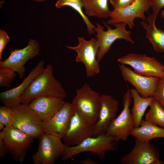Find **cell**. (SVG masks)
Wrapping results in <instances>:
<instances>
[{"mask_svg":"<svg viewBox=\"0 0 164 164\" xmlns=\"http://www.w3.org/2000/svg\"><path fill=\"white\" fill-rule=\"evenodd\" d=\"M44 61L41 60L19 85L0 93V100L4 105L13 108L21 104V96L33 80L44 69Z\"/></svg>","mask_w":164,"mask_h":164,"instance_id":"obj_16","label":"cell"},{"mask_svg":"<svg viewBox=\"0 0 164 164\" xmlns=\"http://www.w3.org/2000/svg\"><path fill=\"white\" fill-rule=\"evenodd\" d=\"M6 152L5 150L4 143L3 138L0 135V156L2 158H5Z\"/></svg>","mask_w":164,"mask_h":164,"instance_id":"obj_32","label":"cell"},{"mask_svg":"<svg viewBox=\"0 0 164 164\" xmlns=\"http://www.w3.org/2000/svg\"><path fill=\"white\" fill-rule=\"evenodd\" d=\"M115 138L105 134L96 137H88L79 144L74 146L65 145L60 156L63 161L72 159L77 154L83 152L89 151L93 155L98 157L102 161L106 157L107 151L118 150L119 144Z\"/></svg>","mask_w":164,"mask_h":164,"instance_id":"obj_2","label":"cell"},{"mask_svg":"<svg viewBox=\"0 0 164 164\" xmlns=\"http://www.w3.org/2000/svg\"><path fill=\"white\" fill-rule=\"evenodd\" d=\"M121 64L128 65L137 73L149 77H164V65L153 57L145 54L129 53L118 58Z\"/></svg>","mask_w":164,"mask_h":164,"instance_id":"obj_9","label":"cell"},{"mask_svg":"<svg viewBox=\"0 0 164 164\" xmlns=\"http://www.w3.org/2000/svg\"><path fill=\"white\" fill-rule=\"evenodd\" d=\"M13 121V126L34 138H39L44 132V122L29 107L21 104L11 108Z\"/></svg>","mask_w":164,"mask_h":164,"instance_id":"obj_7","label":"cell"},{"mask_svg":"<svg viewBox=\"0 0 164 164\" xmlns=\"http://www.w3.org/2000/svg\"><path fill=\"white\" fill-rule=\"evenodd\" d=\"M150 8V0H134L125 6L111 11L109 19L106 22L108 25L123 22L128 25L130 29L134 26V20L139 18L145 21L144 13Z\"/></svg>","mask_w":164,"mask_h":164,"instance_id":"obj_11","label":"cell"},{"mask_svg":"<svg viewBox=\"0 0 164 164\" xmlns=\"http://www.w3.org/2000/svg\"><path fill=\"white\" fill-rule=\"evenodd\" d=\"M78 45L72 46L66 45L67 48L75 50L77 53L75 61L84 65L87 77H94L100 72L99 62L97 55L99 48V43L96 38L86 40L83 37H78Z\"/></svg>","mask_w":164,"mask_h":164,"instance_id":"obj_6","label":"cell"},{"mask_svg":"<svg viewBox=\"0 0 164 164\" xmlns=\"http://www.w3.org/2000/svg\"><path fill=\"white\" fill-rule=\"evenodd\" d=\"M131 135L142 140L149 142L155 138H164V128L142 119L140 126L135 128Z\"/></svg>","mask_w":164,"mask_h":164,"instance_id":"obj_21","label":"cell"},{"mask_svg":"<svg viewBox=\"0 0 164 164\" xmlns=\"http://www.w3.org/2000/svg\"><path fill=\"white\" fill-rule=\"evenodd\" d=\"M113 9L126 6L134 0H109Z\"/></svg>","mask_w":164,"mask_h":164,"instance_id":"obj_31","label":"cell"},{"mask_svg":"<svg viewBox=\"0 0 164 164\" xmlns=\"http://www.w3.org/2000/svg\"><path fill=\"white\" fill-rule=\"evenodd\" d=\"M108 0H82L85 14L90 17L110 18L111 11L108 7Z\"/></svg>","mask_w":164,"mask_h":164,"instance_id":"obj_23","label":"cell"},{"mask_svg":"<svg viewBox=\"0 0 164 164\" xmlns=\"http://www.w3.org/2000/svg\"><path fill=\"white\" fill-rule=\"evenodd\" d=\"M130 91L134 101L131 112L134 121L135 128H137L140 126L147 108L149 106L154 99L152 97H142L135 88Z\"/></svg>","mask_w":164,"mask_h":164,"instance_id":"obj_22","label":"cell"},{"mask_svg":"<svg viewBox=\"0 0 164 164\" xmlns=\"http://www.w3.org/2000/svg\"><path fill=\"white\" fill-rule=\"evenodd\" d=\"M76 94L71 103L91 123L97 121L101 105V95L85 83L76 90Z\"/></svg>","mask_w":164,"mask_h":164,"instance_id":"obj_4","label":"cell"},{"mask_svg":"<svg viewBox=\"0 0 164 164\" xmlns=\"http://www.w3.org/2000/svg\"><path fill=\"white\" fill-rule=\"evenodd\" d=\"M37 151L32 155L34 164H53L61 156L65 145L62 138L44 133L39 138Z\"/></svg>","mask_w":164,"mask_h":164,"instance_id":"obj_10","label":"cell"},{"mask_svg":"<svg viewBox=\"0 0 164 164\" xmlns=\"http://www.w3.org/2000/svg\"><path fill=\"white\" fill-rule=\"evenodd\" d=\"M152 97L164 108V77L159 78Z\"/></svg>","mask_w":164,"mask_h":164,"instance_id":"obj_28","label":"cell"},{"mask_svg":"<svg viewBox=\"0 0 164 164\" xmlns=\"http://www.w3.org/2000/svg\"><path fill=\"white\" fill-rule=\"evenodd\" d=\"M76 162L79 163L84 164H98V163L95 161L91 159H85L80 160V161H77L74 160Z\"/></svg>","mask_w":164,"mask_h":164,"instance_id":"obj_33","label":"cell"},{"mask_svg":"<svg viewBox=\"0 0 164 164\" xmlns=\"http://www.w3.org/2000/svg\"><path fill=\"white\" fill-rule=\"evenodd\" d=\"M135 145L128 153L122 157V164H164L159 159V155L156 147L149 142L135 138Z\"/></svg>","mask_w":164,"mask_h":164,"instance_id":"obj_13","label":"cell"},{"mask_svg":"<svg viewBox=\"0 0 164 164\" xmlns=\"http://www.w3.org/2000/svg\"><path fill=\"white\" fill-rule=\"evenodd\" d=\"M158 14L152 12L146 18L148 23L144 21L140 23L146 30V38L149 40L155 50L164 53V30L158 28L155 25Z\"/></svg>","mask_w":164,"mask_h":164,"instance_id":"obj_20","label":"cell"},{"mask_svg":"<svg viewBox=\"0 0 164 164\" xmlns=\"http://www.w3.org/2000/svg\"><path fill=\"white\" fill-rule=\"evenodd\" d=\"M94 124L75 109L68 128L62 139L63 143L67 146L75 145L91 137Z\"/></svg>","mask_w":164,"mask_h":164,"instance_id":"obj_14","label":"cell"},{"mask_svg":"<svg viewBox=\"0 0 164 164\" xmlns=\"http://www.w3.org/2000/svg\"><path fill=\"white\" fill-rule=\"evenodd\" d=\"M145 115V120L164 128V108L157 100L153 99Z\"/></svg>","mask_w":164,"mask_h":164,"instance_id":"obj_25","label":"cell"},{"mask_svg":"<svg viewBox=\"0 0 164 164\" xmlns=\"http://www.w3.org/2000/svg\"><path fill=\"white\" fill-rule=\"evenodd\" d=\"M56 8L60 9L63 6H69L77 12L84 22L88 33L94 34V26L89 20L88 17L84 12L82 8L84 5L82 0H58L55 4Z\"/></svg>","mask_w":164,"mask_h":164,"instance_id":"obj_24","label":"cell"},{"mask_svg":"<svg viewBox=\"0 0 164 164\" xmlns=\"http://www.w3.org/2000/svg\"><path fill=\"white\" fill-rule=\"evenodd\" d=\"M119 67L124 80L132 85L141 97L147 98L152 96L159 78L137 73L124 64L119 65Z\"/></svg>","mask_w":164,"mask_h":164,"instance_id":"obj_17","label":"cell"},{"mask_svg":"<svg viewBox=\"0 0 164 164\" xmlns=\"http://www.w3.org/2000/svg\"><path fill=\"white\" fill-rule=\"evenodd\" d=\"M150 8L153 12L158 14L160 10L164 7V0H150Z\"/></svg>","mask_w":164,"mask_h":164,"instance_id":"obj_30","label":"cell"},{"mask_svg":"<svg viewBox=\"0 0 164 164\" xmlns=\"http://www.w3.org/2000/svg\"><path fill=\"white\" fill-rule=\"evenodd\" d=\"M13 117L11 108L5 105L0 107V122L5 127L13 126Z\"/></svg>","mask_w":164,"mask_h":164,"instance_id":"obj_27","label":"cell"},{"mask_svg":"<svg viewBox=\"0 0 164 164\" xmlns=\"http://www.w3.org/2000/svg\"><path fill=\"white\" fill-rule=\"evenodd\" d=\"M42 96L63 99L66 96L62 84L53 76L51 64H47L46 68L32 82L21 96V103L28 104L35 98Z\"/></svg>","mask_w":164,"mask_h":164,"instance_id":"obj_1","label":"cell"},{"mask_svg":"<svg viewBox=\"0 0 164 164\" xmlns=\"http://www.w3.org/2000/svg\"><path fill=\"white\" fill-rule=\"evenodd\" d=\"M40 51L38 42L31 39L25 47L12 50L9 57L0 61V67H9L17 73L20 78H23L25 76V64L29 60L39 55Z\"/></svg>","mask_w":164,"mask_h":164,"instance_id":"obj_12","label":"cell"},{"mask_svg":"<svg viewBox=\"0 0 164 164\" xmlns=\"http://www.w3.org/2000/svg\"><path fill=\"white\" fill-rule=\"evenodd\" d=\"M132 99L130 91L128 89L123 96L122 111L110 124L105 134L114 137L118 142L120 140L126 141L135 128L129 108Z\"/></svg>","mask_w":164,"mask_h":164,"instance_id":"obj_8","label":"cell"},{"mask_svg":"<svg viewBox=\"0 0 164 164\" xmlns=\"http://www.w3.org/2000/svg\"><path fill=\"white\" fill-rule=\"evenodd\" d=\"M103 24L107 28L104 31V27L100 23H95L96 26L94 29V31L96 32L95 36L99 45V48L97 57L98 61L100 62L106 54L110 50L113 43L118 39H122L132 44L134 42L131 36V32L127 30L125 27L126 24L120 22L115 24L114 25L115 27L112 29L104 21Z\"/></svg>","mask_w":164,"mask_h":164,"instance_id":"obj_5","label":"cell"},{"mask_svg":"<svg viewBox=\"0 0 164 164\" xmlns=\"http://www.w3.org/2000/svg\"><path fill=\"white\" fill-rule=\"evenodd\" d=\"M6 151L17 162H23L34 138L13 126L5 127L0 132Z\"/></svg>","mask_w":164,"mask_h":164,"instance_id":"obj_3","label":"cell"},{"mask_svg":"<svg viewBox=\"0 0 164 164\" xmlns=\"http://www.w3.org/2000/svg\"><path fill=\"white\" fill-rule=\"evenodd\" d=\"M160 15L161 17L164 19V9L161 11L160 12Z\"/></svg>","mask_w":164,"mask_h":164,"instance_id":"obj_35","label":"cell"},{"mask_svg":"<svg viewBox=\"0 0 164 164\" xmlns=\"http://www.w3.org/2000/svg\"><path fill=\"white\" fill-rule=\"evenodd\" d=\"M5 125H4L1 122H0V131L3 130L5 128V127H4Z\"/></svg>","mask_w":164,"mask_h":164,"instance_id":"obj_34","label":"cell"},{"mask_svg":"<svg viewBox=\"0 0 164 164\" xmlns=\"http://www.w3.org/2000/svg\"><path fill=\"white\" fill-rule=\"evenodd\" d=\"M75 108L66 102L62 108L50 119L44 122V132L61 138L64 135Z\"/></svg>","mask_w":164,"mask_h":164,"instance_id":"obj_18","label":"cell"},{"mask_svg":"<svg viewBox=\"0 0 164 164\" xmlns=\"http://www.w3.org/2000/svg\"><path fill=\"white\" fill-rule=\"evenodd\" d=\"M10 40V37L4 30H0V61L2 60V54Z\"/></svg>","mask_w":164,"mask_h":164,"instance_id":"obj_29","label":"cell"},{"mask_svg":"<svg viewBox=\"0 0 164 164\" xmlns=\"http://www.w3.org/2000/svg\"><path fill=\"white\" fill-rule=\"evenodd\" d=\"M101 105L98 119L94 124L91 137L105 134L108 128L116 118L118 103L109 95H101Z\"/></svg>","mask_w":164,"mask_h":164,"instance_id":"obj_15","label":"cell"},{"mask_svg":"<svg viewBox=\"0 0 164 164\" xmlns=\"http://www.w3.org/2000/svg\"><path fill=\"white\" fill-rule=\"evenodd\" d=\"M63 99L50 96L37 97L28 104L29 108L44 122L49 120L63 107Z\"/></svg>","mask_w":164,"mask_h":164,"instance_id":"obj_19","label":"cell"},{"mask_svg":"<svg viewBox=\"0 0 164 164\" xmlns=\"http://www.w3.org/2000/svg\"><path fill=\"white\" fill-rule=\"evenodd\" d=\"M47 0H33V1L37 2H43Z\"/></svg>","mask_w":164,"mask_h":164,"instance_id":"obj_36","label":"cell"},{"mask_svg":"<svg viewBox=\"0 0 164 164\" xmlns=\"http://www.w3.org/2000/svg\"><path fill=\"white\" fill-rule=\"evenodd\" d=\"M15 72L7 67H0V87L9 88L16 77Z\"/></svg>","mask_w":164,"mask_h":164,"instance_id":"obj_26","label":"cell"}]
</instances>
